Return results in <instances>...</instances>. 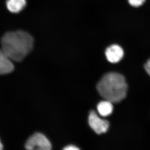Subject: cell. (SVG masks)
Listing matches in <instances>:
<instances>
[{
    "label": "cell",
    "mask_w": 150,
    "mask_h": 150,
    "mask_svg": "<svg viewBox=\"0 0 150 150\" xmlns=\"http://www.w3.org/2000/svg\"><path fill=\"white\" fill-rule=\"evenodd\" d=\"M3 149V146L1 142V140H0V150Z\"/></svg>",
    "instance_id": "12"
},
{
    "label": "cell",
    "mask_w": 150,
    "mask_h": 150,
    "mask_svg": "<svg viewBox=\"0 0 150 150\" xmlns=\"http://www.w3.org/2000/svg\"><path fill=\"white\" fill-rule=\"evenodd\" d=\"M28 150H50L51 149V143L44 135L35 133L30 137L25 145Z\"/></svg>",
    "instance_id": "3"
},
{
    "label": "cell",
    "mask_w": 150,
    "mask_h": 150,
    "mask_svg": "<svg viewBox=\"0 0 150 150\" xmlns=\"http://www.w3.org/2000/svg\"><path fill=\"white\" fill-rule=\"evenodd\" d=\"M64 150H79V149L76 146L74 145H69V146H67L66 147L64 148Z\"/></svg>",
    "instance_id": "11"
},
{
    "label": "cell",
    "mask_w": 150,
    "mask_h": 150,
    "mask_svg": "<svg viewBox=\"0 0 150 150\" xmlns=\"http://www.w3.org/2000/svg\"><path fill=\"white\" fill-rule=\"evenodd\" d=\"M34 39L23 30L6 33L2 38V49L12 61L21 62L33 48Z\"/></svg>",
    "instance_id": "1"
},
{
    "label": "cell",
    "mask_w": 150,
    "mask_h": 150,
    "mask_svg": "<svg viewBox=\"0 0 150 150\" xmlns=\"http://www.w3.org/2000/svg\"><path fill=\"white\" fill-rule=\"evenodd\" d=\"M88 123L91 129L98 134L107 132L109 127V122L107 120L100 118L93 110L90 113Z\"/></svg>",
    "instance_id": "4"
},
{
    "label": "cell",
    "mask_w": 150,
    "mask_h": 150,
    "mask_svg": "<svg viewBox=\"0 0 150 150\" xmlns=\"http://www.w3.org/2000/svg\"><path fill=\"white\" fill-rule=\"evenodd\" d=\"M26 0H7L6 6L8 9L13 13H18L25 7Z\"/></svg>",
    "instance_id": "7"
},
{
    "label": "cell",
    "mask_w": 150,
    "mask_h": 150,
    "mask_svg": "<svg viewBox=\"0 0 150 150\" xmlns=\"http://www.w3.org/2000/svg\"><path fill=\"white\" fill-rule=\"evenodd\" d=\"M144 69L150 76V59L148 60L147 63L144 65Z\"/></svg>",
    "instance_id": "10"
},
{
    "label": "cell",
    "mask_w": 150,
    "mask_h": 150,
    "mask_svg": "<svg viewBox=\"0 0 150 150\" xmlns=\"http://www.w3.org/2000/svg\"><path fill=\"white\" fill-rule=\"evenodd\" d=\"M97 88L105 100L112 103H118L126 97L128 86L123 75L110 72L103 77L98 84Z\"/></svg>",
    "instance_id": "2"
},
{
    "label": "cell",
    "mask_w": 150,
    "mask_h": 150,
    "mask_svg": "<svg viewBox=\"0 0 150 150\" xmlns=\"http://www.w3.org/2000/svg\"><path fill=\"white\" fill-rule=\"evenodd\" d=\"M112 103L107 100L100 102L97 105L98 111L100 115L103 117L110 115L113 111Z\"/></svg>",
    "instance_id": "8"
},
{
    "label": "cell",
    "mask_w": 150,
    "mask_h": 150,
    "mask_svg": "<svg viewBox=\"0 0 150 150\" xmlns=\"http://www.w3.org/2000/svg\"><path fill=\"white\" fill-rule=\"evenodd\" d=\"M146 0H128L129 4L134 7L141 6L144 3Z\"/></svg>",
    "instance_id": "9"
},
{
    "label": "cell",
    "mask_w": 150,
    "mask_h": 150,
    "mask_svg": "<svg viewBox=\"0 0 150 150\" xmlns=\"http://www.w3.org/2000/svg\"><path fill=\"white\" fill-rule=\"evenodd\" d=\"M14 66L12 61L2 49H0V75L7 74L13 71Z\"/></svg>",
    "instance_id": "6"
},
{
    "label": "cell",
    "mask_w": 150,
    "mask_h": 150,
    "mask_svg": "<svg viewBox=\"0 0 150 150\" xmlns=\"http://www.w3.org/2000/svg\"><path fill=\"white\" fill-rule=\"evenodd\" d=\"M105 54L109 62L115 64L118 63L123 59L124 51L121 46L114 44L108 47L105 50Z\"/></svg>",
    "instance_id": "5"
}]
</instances>
